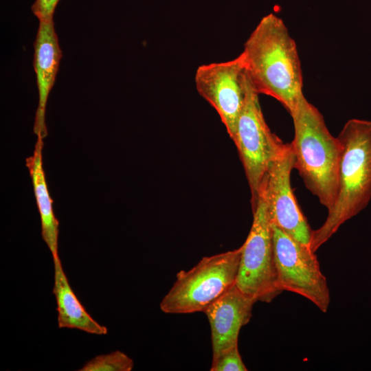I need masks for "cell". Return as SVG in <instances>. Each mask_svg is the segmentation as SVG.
<instances>
[{"label":"cell","mask_w":371,"mask_h":371,"mask_svg":"<svg viewBox=\"0 0 371 371\" xmlns=\"http://www.w3.org/2000/svg\"><path fill=\"white\" fill-rule=\"evenodd\" d=\"M251 192L252 207L256 203L260 183L269 164L286 148L287 144L273 133L263 116L258 93L249 78L243 108L234 136Z\"/></svg>","instance_id":"8992f818"},{"label":"cell","mask_w":371,"mask_h":371,"mask_svg":"<svg viewBox=\"0 0 371 371\" xmlns=\"http://www.w3.org/2000/svg\"><path fill=\"white\" fill-rule=\"evenodd\" d=\"M34 69L38 91L34 132L44 138L47 135L45 121L46 104L58 71L62 52L54 28V20L41 21L34 43Z\"/></svg>","instance_id":"8fae6325"},{"label":"cell","mask_w":371,"mask_h":371,"mask_svg":"<svg viewBox=\"0 0 371 371\" xmlns=\"http://www.w3.org/2000/svg\"><path fill=\"white\" fill-rule=\"evenodd\" d=\"M337 137L342 146L337 194L324 223L312 230L309 247L313 252L371 199V121L350 119Z\"/></svg>","instance_id":"7a4b0ae2"},{"label":"cell","mask_w":371,"mask_h":371,"mask_svg":"<svg viewBox=\"0 0 371 371\" xmlns=\"http://www.w3.org/2000/svg\"><path fill=\"white\" fill-rule=\"evenodd\" d=\"M242 54L257 93L276 99L290 113L303 95V78L296 43L283 21L273 13L262 17Z\"/></svg>","instance_id":"6da1fadb"},{"label":"cell","mask_w":371,"mask_h":371,"mask_svg":"<svg viewBox=\"0 0 371 371\" xmlns=\"http://www.w3.org/2000/svg\"><path fill=\"white\" fill-rule=\"evenodd\" d=\"M272 229L279 289L304 297L326 313L330 291L315 252L273 223Z\"/></svg>","instance_id":"52a82bcc"},{"label":"cell","mask_w":371,"mask_h":371,"mask_svg":"<svg viewBox=\"0 0 371 371\" xmlns=\"http://www.w3.org/2000/svg\"><path fill=\"white\" fill-rule=\"evenodd\" d=\"M289 113L294 126V138L290 143L294 168L306 188L329 210L337 194L341 144L332 135L321 113L304 94Z\"/></svg>","instance_id":"3957f363"},{"label":"cell","mask_w":371,"mask_h":371,"mask_svg":"<svg viewBox=\"0 0 371 371\" xmlns=\"http://www.w3.org/2000/svg\"><path fill=\"white\" fill-rule=\"evenodd\" d=\"M238 346L212 358L210 371H246Z\"/></svg>","instance_id":"9a60e30c"},{"label":"cell","mask_w":371,"mask_h":371,"mask_svg":"<svg viewBox=\"0 0 371 371\" xmlns=\"http://www.w3.org/2000/svg\"><path fill=\"white\" fill-rule=\"evenodd\" d=\"M54 284L53 293L56 301L59 328H75L88 333L102 335L107 328L97 322L82 305L71 288L59 256L53 258Z\"/></svg>","instance_id":"7c38bea8"},{"label":"cell","mask_w":371,"mask_h":371,"mask_svg":"<svg viewBox=\"0 0 371 371\" xmlns=\"http://www.w3.org/2000/svg\"><path fill=\"white\" fill-rule=\"evenodd\" d=\"M194 82L198 93L215 109L232 139L249 83L243 54L230 60L199 66Z\"/></svg>","instance_id":"ba28073f"},{"label":"cell","mask_w":371,"mask_h":371,"mask_svg":"<svg viewBox=\"0 0 371 371\" xmlns=\"http://www.w3.org/2000/svg\"><path fill=\"white\" fill-rule=\"evenodd\" d=\"M256 302L234 284L205 310L211 329L212 358L238 346L240 330L249 322Z\"/></svg>","instance_id":"30bf717a"},{"label":"cell","mask_w":371,"mask_h":371,"mask_svg":"<svg viewBox=\"0 0 371 371\" xmlns=\"http://www.w3.org/2000/svg\"><path fill=\"white\" fill-rule=\"evenodd\" d=\"M60 0H36L32 5L33 14L41 21L53 20L54 10Z\"/></svg>","instance_id":"2e32d148"},{"label":"cell","mask_w":371,"mask_h":371,"mask_svg":"<svg viewBox=\"0 0 371 371\" xmlns=\"http://www.w3.org/2000/svg\"><path fill=\"white\" fill-rule=\"evenodd\" d=\"M242 248L203 257L192 269L177 273L172 286L160 302L165 313L204 312L236 284Z\"/></svg>","instance_id":"277c9868"},{"label":"cell","mask_w":371,"mask_h":371,"mask_svg":"<svg viewBox=\"0 0 371 371\" xmlns=\"http://www.w3.org/2000/svg\"><path fill=\"white\" fill-rule=\"evenodd\" d=\"M295 157L290 144L265 172L258 197L267 205L271 223L288 235L309 247L312 229L302 212L291 185ZM258 200V199H257Z\"/></svg>","instance_id":"9c48e42d"},{"label":"cell","mask_w":371,"mask_h":371,"mask_svg":"<svg viewBox=\"0 0 371 371\" xmlns=\"http://www.w3.org/2000/svg\"><path fill=\"white\" fill-rule=\"evenodd\" d=\"M252 210L253 222L241 246L236 285L257 302L269 303L282 292L278 284L272 223L267 205L260 197Z\"/></svg>","instance_id":"5b68a950"},{"label":"cell","mask_w":371,"mask_h":371,"mask_svg":"<svg viewBox=\"0 0 371 371\" xmlns=\"http://www.w3.org/2000/svg\"><path fill=\"white\" fill-rule=\"evenodd\" d=\"M133 361L125 353L117 350L100 355L87 361L80 371H131Z\"/></svg>","instance_id":"5bb4252c"},{"label":"cell","mask_w":371,"mask_h":371,"mask_svg":"<svg viewBox=\"0 0 371 371\" xmlns=\"http://www.w3.org/2000/svg\"><path fill=\"white\" fill-rule=\"evenodd\" d=\"M43 138L37 137L33 155L26 159L38 208L41 235L52 257L58 256V221L55 217L43 167Z\"/></svg>","instance_id":"4fadbf2b"}]
</instances>
